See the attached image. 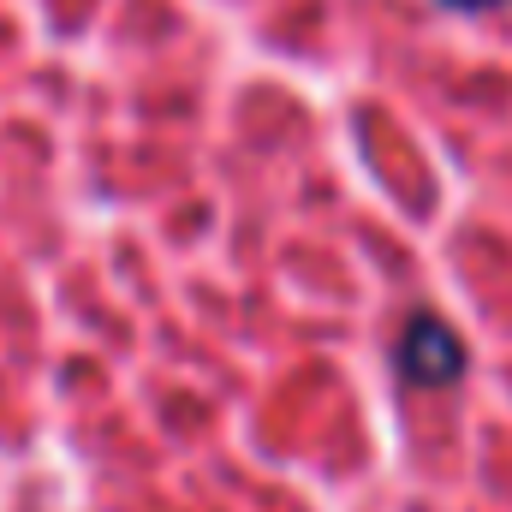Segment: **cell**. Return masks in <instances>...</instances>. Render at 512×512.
I'll return each mask as SVG.
<instances>
[{
	"label": "cell",
	"mask_w": 512,
	"mask_h": 512,
	"mask_svg": "<svg viewBox=\"0 0 512 512\" xmlns=\"http://www.w3.org/2000/svg\"><path fill=\"white\" fill-rule=\"evenodd\" d=\"M441 6H453V12H489V6H507V0H441Z\"/></svg>",
	"instance_id": "2"
},
{
	"label": "cell",
	"mask_w": 512,
	"mask_h": 512,
	"mask_svg": "<svg viewBox=\"0 0 512 512\" xmlns=\"http://www.w3.org/2000/svg\"><path fill=\"white\" fill-rule=\"evenodd\" d=\"M393 364H399V376L411 387H447V382H459V370H465V340H459L441 316L417 310V316L405 322V334H399Z\"/></svg>",
	"instance_id": "1"
}]
</instances>
